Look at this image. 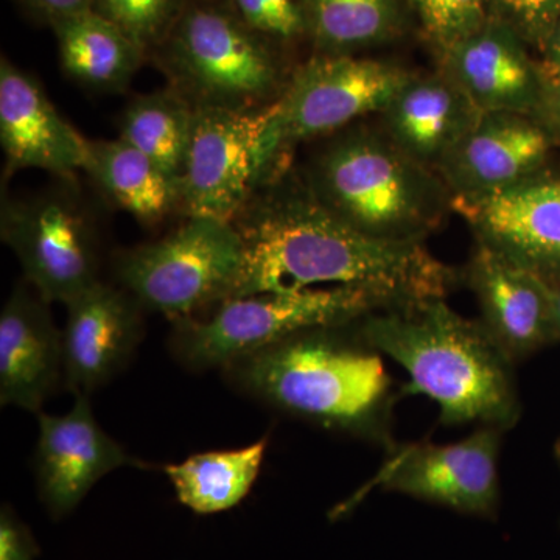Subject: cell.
Here are the masks:
<instances>
[{
    "mask_svg": "<svg viewBox=\"0 0 560 560\" xmlns=\"http://www.w3.org/2000/svg\"><path fill=\"white\" fill-rule=\"evenodd\" d=\"M232 226L243 246L232 298L355 287L394 307L447 298L463 280V271L434 257L425 243L375 241L353 230L285 167L257 187Z\"/></svg>",
    "mask_w": 560,
    "mask_h": 560,
    "instance_id": "cell-1",
    "label": "cell"
},
{
    "mask_svg": "<svg viewBox=\"0 0 560 560\" xmlns=\"http://www.w3.org/2000/svg\"><path fill=\"white\" fill-rule=\"evenodd\" d=\"M232 388L316 429L388 448L401 397L359 320L291 335L220 371Z\"/></svg>",
    "mask_w": 560,
    "mask_h": 560,
    "instance_id": "cell-2",
    "label": "cell"
},
{
    "mask_svg": "<svg viewBox=\"0 0 560 560\" xmlns=\"http://www.w3.org/2000/svg\"><path fill=\"white\" fill-rule=\"evenodd\" d=\"M364 340L410 375L401 397L425 396L445 427L510 431L522 418L514 363L480 319L453 311L445 298L381 308L359 320Z\"/></svg>",
    "mask_w": 560,
    "mask_h": 560,
    "instance_id": "cell-3",
    "label": "cell"
},
{
    "mask_svg": "<svg viewBox=\"0 0 560 560\" xmlns=\"http://www.w3.org/2000/svg\"><path fill=\"white\" fill-rule=\"evenodd\" d=\"M313 156L305 180L315 197L375 241L423 243L452 209L436 171L412 160L385 131L337 132Z\"/></svg>",
    "mask_w": 560,
    "mask_h": 560,
    "instance_id": "cell-4",
    "label": "cell"
},
{
    "mask_svg": "<svg viewBox=\"0 0 560 560\" xmlns=\"http://www.w3.org/2000/svg\"><path fill=\"white\" fill-rule=\"evenodd\" d=\"M386 307L378 294L355 287L249 294L221 302L208 318L173 324L168 348L186 370L221 371L291 335L355 323Z\"/></svg>",
    "mask_w": 560,
    "mask_h": 560,
    "instance_id": "cell-5",
    "label": "cell"
},
{
    "mask_svg": "<svg viewBox=\"0 0 560 560\" xmlns=\"http://www.w3.org/2000/svg\"><path fill=\"white\" fill-rule=\"evenodd\" d=\"M242 261L241 235L231 223L187 217L161 241L120 253L114 272L143 311L175 324L231 300Z\"/></svg>",
    "mask_w": 560,
    "mask_h": 560,
    "instance_id": "cell-6",
    "label": "cell"
},
{
    "mask_svg": "<svg viewBox=\"0 0 560 560\" xmlns=\"http://www.w3.org/2000/svg\"><path fill=\"white\" fill-rule=\"evenodd\" d=\"M506 431L475 427L469 436L451 444L431 441L394 442L377 474L329 512L340 521L381 488L470 517L495 521L501 503L500 452Z\"/></svg>",
    "mask_w": 560,
    "mask_h": 560,
    "instance_id": "cell-7",
    "label": "cell"
},
{
    "mask_svg": "<svg viewBox=\"0 0 560 560\" xmlns=\"http://www.w3.org/2000/svg\"><path fill=\"white\" fill-rule=\"evenodd\" d=\"M411 75L399 66L352 55H324L302 66L278 98L265 132V178L283 167L287 151L298 143L337 135L368 114H382Z\"/></svg>",
    "mask_w": 560,
    "mask_h": 560,
    "instance_id": "cell-8",
    "label": "cell"
},
{
    "mask_svg": "<svg viewBox=\"0 0 560 560\" xmlns=\"http://www.w3.org/2000/svg\"><path fill=\"white\" fill-rule=\"evenodd\" d=\"M278 101L260 108L197 106L189 149L178 179L179 209L187 217L231 223L267 175L264 138Z\"/></svg>",
    "mask_w": 560,
    "mask_h": 560,
    "instance_id": "cell-9",
    "label": "cell"
},
{
    "mask_svg": "<svg viewBox=\"0 0 560 560\" xmlns=\"http://www.w3.org/2000/svg\"><path fill=\"white\" fill-rule=\"evenodd\" d=\"M168 61L176 91L194 108H260L278 88L270 51L220 10L187 11L173 28Z\"/></svg>",
    "mask_w": 560,
    "mask_h": 560,
    "instance_id": "cell-10",
    "label": "cell"
},
{
    "mask_svg": "<svg viewBox=\"0 0 560 560\" xmlns=\"http://www.w3.org/2000/svg\"><path fill=\"white\" fill-rule=\"evenodd\" d=\"M0 235L28 285L49 304L66 305L101 280L94 230L69 198L54 194L3 201Z\"/></svg>",
    "mask_w": 560,
    "mask_h": 560,
    "instance_id": "cell-11",
    "label": "cell"
},
{
    "mask_svg": "<svg viewBox=\"0 0 560 560\" xmlns=\"http://www.w3.org/2000/svg\"><path fill=\"white\" fill-rule=\"evenodd\" d=\"M474 234L515 267L560 285V176L537 173L478 200H452Z\"/></svg>",
    "mask_w": 560,
    "mask_h": 560,
    "instance_id": "cell-12",
    "label": "cell"
},
{
    "mask_svg": "<svg viewBox=\"0 0 560 560\" xmlns=\"http://www.w3.org/2000/svg\"><path fill=\"white\" fill-rule=\"evenodd\" d=\"M33 474L51 521L68 517L102 478L120 467H145L102 429L90 396L77 394L65 415H38Z\"/></svg>",
    "mask_w": 560,
    "mask_h": 560,
    "instance_id": "cell-13",
    "label": "cell"
},
{
    "mask_svg": "<svg viewBox=\"0 0 560 560\" xmlns=\"http://www.w3.org/2000/svg\"><path fill=\"white\" fill-rule=\"evenodd\" d=\"M556 140L533 116L482 114L436 168L452 200H478L544 172Z\"/></svg>",
    "mask_w": 560,
    "mask_h": 560,
    "instance_id": "cell-14",
    "label": "cell"
},
{
    "mask_svg": "<svg viewBox=\"0 0 560 560\" xmlns=\"http://www.w3.org/2000/svg\"><path fill=\"white\" fill-rule=\"evenodd\" d=\"M65 386L91 396L127 368L143 340V307L98 280L66 304Z\"/></svg>",
    "mask_w": 560,
    "mask_h": 560,
    "instance_id": "cell-15",
    "label": "cell"
},
{
    "mask_svg": "<svg viewBox=\"0 0 560 560\" xmlns=\"http://www.w3.org/2000/svg\"><path fill=\"white\" fill-rule=\"evenodd\" d=\"M463 279L475 294L480 320L515 364L558 345L551 287L475 242Z\"/></svg>",
    "mask_w": 560,
    "mask_h": 560,
    "instance_id": "cell-16",
    "label": "cell"
},
{
    "mask_svg": "<svg viewBox=\"0 0 560 560\" xmlns=\"http://www.w3.org/2000/svg\"><path fill=\"white\" fill-rule=\"evenodd\" d=\"M65 385V341L49 302L22 280L0 312V404L39 415Z\"/></svg>",
    "mask_w": 560,
    "mask_h": 560,
    "instance_id": "cell-17",
    "label": "cell"
},
{
    "mask_svg": "<svg viewBox=\"0 0 560 560\" xmlns=\"http://www.w3.org/2000/svg\"><path fill=\"white\" fill-rule=\"evenodd\" d=\"M0 143L5 175L36 168L73 180L84 171L90 139L62 119L32 77L2 58Z\"/></svg>",
    "mask_w": 560,
    "mask_h": 560,
    "instance_id": "cell-18",
    "label": "cell"
},
{
    "mask_svg": "<svg viewBox=\"0 0 560 560\" xmlns=\"http://www.w3.org/2000/svg\"><path fill=\"white\" fill-rule=\"evenodd\" d=\"M526 44L499 22L490 21L441 58L444 72L482 114L533 116L544 90L539 62Z\"/></svg>",
    "mask_w": 560,
    "mask_h": 560,
    "instance_id": "cell-19",
    "label": "cell"
},
{
    "mask_svg": "<svg viewBox=\"0 0 560 560\" xmlns=\"http://www.w3.org/2000/svg\"><path fill=\"white\" fill-rule=\"evenodd\" d=\"M383 131L412 160L436 171L482 113L444 72L415 75L382 113Z\"/></svg>",
    "mask_w": 560,
    "mask_h": 560,
    "instance_id": "cell-20",
    "label": "cell"
},
{
    "mask_svg": "<svg viewBox=\"0 0 560 560\" xmlns=\"http://www.w3.org/2000/svg\"><path fill=\"white\" fill-rule=\"evenodd\" d=\"M83 172L116 208L147 226L179 209L178 183L127 140H90Z\"/></svg>",
    "mask_w": 560,
    "mask_h": 560,
    "instance_id": "cell-21",
    "label": "cell"
},
{
    "mask_svg": "<svg viewBox=\"0 0 560 560\" xmlns=\"http://www.w3.org/2000/svg\"><path fill=\"white\" fill-rule=\"evenodd\" d=\"M62 69L81 86L121 92L142 62L143 51L94 9L54 22Z\"/></svg>",
    "mask_w": 560,
    "mask_h": 560,
    "instance_id": "cell-22",
    "label": "cell"
},
{
    "mask_svg": "<svg viewBox=\"0 0 560 560\" xmlns=\"http://www.w3.org/2000/svg\"><path fill=\"white\" fill-rule=\"evenodd\" d=\"M270 438L237 451L195 453L162 467L183 506L198 515L220 514L241 504L259 478Z\"/></svg>",
    "mask_w": 560,
    "mask_h": 560,
    "instance_id": "cell-23",
    "label": "cell"
},
{
    "mask_svg": "<svg viewBox=\"0 0 560 560\" xmlns=\"http://www.w3.org/2000/svg\"><path fill=\"white\" fill-rule=\"evenodd\" d=\"M191 116L194 106L176 90L142 95L125 109L119 138L178 183L189 149Z\"/></svg>",
    "mask_w": 560,
    "mask_h": 560,
    "instance_id": "cell-24",
    "label": "cell"
},
{
    "mask_svg": "<svg viewBox=\"0 0 560 560\" xmlns=\"http://www.w3.org/2000/svg\"><path fill=\"white\" fill-rule=\"evenodd\" d=\"M305 25L326 55L381 43L396 25V0H305Z\"/></svg>",
    "mask_w": 560,
    "mask_h": 560,
    "instance_id": "cell-25",
    "label": "cell"
},
{
    "mask_svg": "<svg viewBox=\"0 0 560 560\" xmlns=\"http://www.w3.org/2000/svg\"><path fill=\"white\" fill-rule=\"evenodd\" d=\"M423 35L442 57L489 22L486 0H410Z\"/></svg>",
    "mask_w": 560,
    "mask_h": 560,
    "instance_id": "cell-26",
    "label": "cell"
},
{
    "mask_svg": "<svg viewBox=\"0 0 560 560\" xmlns=\"http://www.w3.org/2000/svg\"><path fill=\"white\" fill-rule=\"evenodd\" d=\"M145 54L168 32L178 0H94L92 7Z\"/></svg>",
    "mask_w": 560,
    "mask_h": 560,
    "instance_id": "cell-27",
    "label": "cell"
},
{
    "mask_svg": "<svg viewBox=\"0 0 560 560\" xmlns=\"http://www.w3.org/2000/svg\"><path fill=\"white\" fill-rule=\"evenodd\" d=\"M489 20L541 49L560 22V0H486Z\"/></svg>",
    "mask_w": 560,
    "mask_h": 560,
    "instance_id": "cell-28",
    "label": "cell"
},
{
    "mask_svg": "<svg viewBox=\"0 0 560 560\" xmlns=\"http://www.w3.org/2000/svg\"><path fill=\"white\" fill-rule=\"evenodd\" d=\"M243 20L253 31L279 38H293L305 27L302 11L293 0H235Z\"/></svg>",
    "mask_w": 560,
    "mask_h": 560,
    "instance_id": "cell-29",
    "label": "cell"
},
{
    "mask_svg": "<svg viewBox=\"0 0 560 560\" xmlns=\"http://www.w3.org/2000/svg\"><path fill=\"white\" fill-rule=\"evenodd\" d=\"M39 545L10 504L0 510V560H36Z\"/></svg>",
    "mask_w": 560,
    "mask_h": 560,
    "instance_id": "cell-30",
    "label": "cell"
},
{
    "mask_svg": "<svg viewBox=\"0 0 560 560\" xmlns=\"http://www.w3.org/2000/svg\"><path fill=\"white\" fill-rule=\"evenodd\" d=\"M534 119L544 125L556 143H560V79L544 77V90Z\"/></svg>",
    "mask_w": 560,
    "mask_h": 560,
    "instance_id": "cell-31",
    "label": "cell"
},
{
    "mask_svg": "<svg viewBox=\"0 0 560 560\" xmlns=\"http://www.w3.org/2000/svg\"><path fill=\"white\" fill-rule=\"evenodd\" d=\"M27 3L50 24L94 7V0H27Z\"/></svg>",
    "mask_w": 560,
    "mask_h": 560,
    "instance_id": "cell-32",
    "label": "cell"
},
{
    "mask_svg": "<svg viewBox=\"0 0 560 560\" xmlns=\"http://www.w3.org/2000/svg\"><path fill=\"white\" fill-rule=\"evenodd\" d=\"M540 51L544 58H541L539 66L544 77L560 79V22Z\"/></svg>",
    "mask_w": 560,
    "mask_h": 560,
    "instance_id": "cell-33",
    "label": "cell"
},
{
    "mask_svg": "<svg viewBox=\"0 0 560 560\" xmlns=\"http://www.w3.org/2000/svg\"><path fill=\"white\" fill-rule=\"evenodd\" d=\"M552 313H555L556 331L560 342V285L551 287Z\"/></svg>",
    "mask_w": 560,
    "mask_h": 560,
    "instance_id": "cell-34",
    "label": "cell"
},
{
    "mask_svg": "<svg viewBox=\"0 0 560 560\" xmlns=\"http://www.w3.org/2000/svg\"><path fill=\"white\" fill-rule=\"evenodd\" d=\"M555 458L556 460H558L560 467V436L558 438V441H556L555 444Z\"/></svg>",
    "mask_w": 560,
    "mask_h": 560,
    "instance_id": "cell-35",
    "label": "cell"
}]
</instances>
